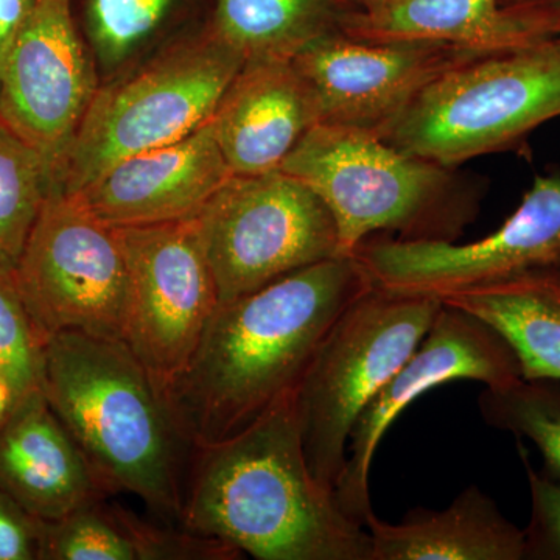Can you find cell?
I'll use <instances>...</instances> for the list:
<instances>
[{
    "label": "cell",
    "instance_id": "cell-1",
    "mask_svg": "<svg viewBox=\"0 0 560 560\" xmlns=\"http://www.w3.org/2000/svg\"><path fill=\"white\" fill-rule=\"evenodd\" d=\"M374 287L355 254L220 302L186 366L162 389L191 447L241 433L293 393L324 335Z\"/></svg>",
    "mask_w": 560,
    "mask_h": 560
},
{
    "label": "cell",
    "instance_id": "cell-2",
    "mask_svg": "<svg viewBox=\"0 0 560 560\" xmlns=\"http://www.w3.org/2000/svg\"><path fill=\"white\" fill-rule=\"evenodd\" d=\"M180 525L259 560H374L370 530L313 477L293 393L241 433L191 448Z\"/></svg>",
    "mask_w": 560,
    "mask_h": 560
},
{
    "label": "cell",
    "instance_id": "cell-3",
    "mask_svg": "<svg viewBox=\"0 0 560 560\" xmlns=\"http://www.w3.org/2000/svg\"><path fill=\"white\" fill-rule=\"evenodd\" d=\"M44 397L109 493L138 497L180 525L191 445L124 341L60 331L44 342Z\"/></svg>",
    "mask_w": 560,
    "mask_h": 560
},
{
    "label": "cell",
    "instance_id": "cell-4",
    "mask_svg": "<svg viewBox=\"0 0 560 560\" xmlns=\"http://www.w3.org/2000/svg\"><path fill=\"white\" fill-rule=\"evenodd\" d=\"M280 171L329 208L345 256L378 232L399 241L456 242L477 215L478 190L444 167L394 149L375 132L315 125Z\"/></svg>",
    "mask_w": 560,
    "mask_h": 560
},
{
    "label": "cell",
    "instance_id": "cell-5",
    "mask_svg": "<svg viewBox=\"0 0 560 560\" xmlns=\"http://www.w3.org/2000/svg\"><path fill=\"white\" fill-rule=\"evenodd\" d=\"M558 117L560 36L453 66L375 135L411 156L456 168L515 149Z\"/></svg>",
    "mask_w": 560,
    "mask_h": 560
},
{
    "label": "cell",
    "instance_id": "cell-6",
    "mask_svg": "<svg viewBox=\"0 0 560 560\" xmlns=\"http://www.w3.org/2000/svg\"><path fill=\"white\" fill-rule=\"evenodd\" d=\"M442 307L431 294L374 285L335 320L293 390L313 477L334 490L357 419L407 363Z\"/></svg>",
    "mask_w": 560,
    "mask_h": 560
},
{
    "label": "cell",
    "instance_id": "cell-7",
    "mask_svg": "<svg viewBox=\"0 0 560 560\" xmlns=\"http://www.w3.org/2000/svg\"><path fill=\"white\" fill-rule=\"evenodd\" d=\"M245 62L212 33L95 91L70 145L58 190L75 194L117 162L197 131L212 119Z\"/></svg>",
    "mask_w": 560,
    "mask_h": 560
},
{
    "label": "cell",
    "instance_id": "cell-8",
    "mask_svg": "<svg viewBox=\"0 0 560 560\" xmlns=\"http://www.w3.org/2000/svg\"><path fill=\"white\" fill-rule=\"evenodd\" d=\"M195 220L220 302L345 256L329 208L282 171L232 175Z\"/></svg>",
    "mask_w": 560,
    "mask_h": 560
},
{
    "label": "cell",
    "instance_id": "cell-9",
    "mask_svg": "<svg viewBox=\"0 0 560 560\" xmlns=\"http://www.w3.org/2000/svg\"><path fill=\"white\" fill-rule=\"evenodd\" d=\"M44 341L60 331L125 342L130 275L116 228L51 190L13 271Z\"/></svg>",
    "mask_w": 560,
    "mask_h": 560
},
{
    "label": "cell",
    "instance_id": "cell-10",
    "mask_svg": "<svg viewBox=\"0 0 560 560\" xmlns=\"http://www.w3.org/2000/svg\"><path fill=\"white\" fill-rule=\"evenodd\" d=\"M116 230L130 275L125 345L164 389L219 307L215 279L195 217Z\"/></svg>",
    "mask_w": 560,
    "mask_h": 560
},
{
    "label": "cell",
    "instance_id": "cell-11",
    "mask_svg": "<svg viewBox=\"0 0 560 560\" xmlns=\"http://www.w3.org/2000/svg\"><path fill=\"white\" fill-rule=\"evenodd\" d=\"M374 285L444 296L533 272H560V176H536L517 210L481 241H370L355 250Z\"/></svg>",
    "mask_w": 560,
    "mask_h": 560
},
{
    "label": "cell",
    "instance_id": "cell-12",
    "mask_svg": "<svg viewBox=\"0 0 560 560\" xmlns=\"http://www.w3.org/2000/svg\"><path fill=\"white\" fill-rule=\"evenodd\" d=\"M522 378L521 364L499 331L470 313L442 302L418 349L361 411L348 459L334 488L338 506L366 526L372 514L370 475L382 438L408 405L444 383L471 381L501 386Z\"/></svg>",
    "mask_w": 560,
    "mask_h": 560
},
{
    "label": "cell",
    "instance_id": "cell-13",
    "mask_svg": "<svg viewBox=\"0 0 560 560\" xmlns=\"http://www.w3.org/2000/svg\"><path fill=\"white\" fill-rule=\"evenodd\" d=\"M95 91L70 0H33L0 73V119L38 151L54 190Z\"/></svg>",
    "mask_w": 560,
    "mask_h": 560
},
{
    "label": "cell",
    "instance_id": "cell-14",
    "mask_svg": "<svg viewBox=\"0 0 560 560\" xmlns=\"http://www.w3.org/2000/svg\"><path fill=\"white\" fill-rule=\"evenodd\" d=\"M481 51L442 43H375L346 33L313 40L293 58L320 121L377 132L442 72ZM319 121V124H320Z\"/></svg>",
    "mask_w": 560,
    "mask_h": 560
},
{
    "label": "cell",
    "instance_id": "cell-15",
    "mask_svg": "<svg viewBox=\"0 0 560 560\" xmlns=\"http://www.w3.org/2000/svg\"><path fill=\"white\" fill-rule=\"evenodd\" d=\"M231 176L210 119L178 142L117 162L68 197L110 228L149 226L194 219Z\"/></svg>",
    "mask_w": 560,
    "mask_h": 560
},
{
    "label": "cell",
    "instance_id": "cell-16",
    "mask_svg": "<svg viewBox=\"0 0 560 560\" xmlns=\"http://www.w3.org/2000/svg\"><path fill=\"white\" fill-rule=\"evenodd\" d=\"M319 121L318 102L293 60L246 61L212 116L232 175L280 171Z\"/></svg>",
    "mask_w": 560,
    "mask_h": 560
},
{
    "label": "cell",
    "instance_id": "cell-17",
    "mask_svg": "<svg viewBox=\"0 0 560 560\" xmlns=\"http://www.w3.org/2000/svg\"><path fill=\"white\" fill-rule=\"evenodd\" d=\"M0 489L44 522L109 497L43 390L0 419Z\"/></svg>",
    "mask_w": 560,
    "mask_h": 560
},
{
    "label": "cell",
    "instance_id": "cell-18",
    "mask_svg": "<svg viewBox=\"0 0 560 560\" xmlns=\"http://www.w3.org/2000/svg\"><path fill=\"white\" fill-rule=\"evenodd\" d=\"M342 33L375 43L451 44L481 54L522 49L560 36L539 11L504 0H389L377 10L353 11Z\"/></svg>",
    "mask_w": 560,
    "mask_h": 560
},
{
    "label": "cell",
    "instance_id": "cell-19",
    "mask_svg": "<svg viewBox=\"0 0 560 560\" xmlns=\"http://www.w3.org/2000/svg\"><path fill=\"white\" fill-rule=\"evenodd\" d=\"M374 560H523L525 533L470 486L442 511L418 508L400 523L366 518Z\"/></svg>",
    "mask_w": 560,
    "mask_h": 560
},
{
    "label": "cell",
    "instance_id": "cell-20",
    "mask_svg": "<svg viewBox=\"0 0 560 560\" xmlns=\"http://www.w3.org/2000/svg\"><path fill=\"white\" fill-rule=\"evenodd\" d=\"M441 301L499 331L517 357L522 378L560 381V272L453 291Z\"/></svg>",
    "mask_w": 560,
    "mask_h": 560
},
{
    "label": "cell",
    "instance_id": "cell-21",
    "mask_svg": "<svg viewBox=\"0 0 560 560\" xmlns=\"http://www.w3.org/2000/svg\"><path fill=\"white\" fill-rule=\"evenodd\" d=\"M350 0H219L213 35L246 61L293 60L313 40L342 33Z\"/></svg>",
    "mask_w": 560,
    "mask_h": 560
},
{
    "label": "cell",
    "instance_id": "cell-22",
    "mask_svg": "<svg viewBox=\"0 0 560 560\" xmlns=\"http://www.w3.org/2000/svg\"><path fill=\"white\" fill-rule=\"evenodd\" d=\"M51 190L54 183L38 151L0 119V270L16 268Z\"/></svg>",
    "mask_w": 560,
    "mask_h": 560
},
{
    "label": "cell",
    "instance_id": "cell-23",
    "mask_svg": "<svg viewBox=\"0 0 560 560\" xmlns=\"http://www.w3.org/2000/svg\"><path fill=\"white\" fill-rule=\"evenodd\" d=\"M481 418L492 429L536 444L544 458L541 474L560 480V381L518 378L486 386L478 397Z\"/></svg>",
    "mask_w": 560,
    "mask_h": 560
},
{
    "label": "cell",
    "instance_id": "cell-24",
    "mask_svg": "<svg viewBox=\"0 0 560 560\" xmlns=\"http://www.w3.org/2000/svg\"><path fill=\"white\" fill-rule=\"evenodd\" d=\"M106 500L40 521L39 560H136L119 504Z\"/></svg>",
    "mask_w": 560,
    "mask_h": 560
},
{
    "label": "cell",
    "instance_id": "cell-25",
    "mask_svg": "<svg viewBox=\"0 0 560 560\" xmlns=\"http://www.w3.org/2000/svg\"><path fill=\"white\" fill-rule=\"evenodd\" d=\"M44 342L13 272L0 270V377L9 386L13 405L43 390Z\"/></svg>",
    "mask_w": 560,
    "mask_h": 560
},
{
    "label": "cell",
    "instance_id": "cell-26",
    "mask_svg": "<svg viewBox=\"0 0 560 560\" xmlns=\"http://www.w3.org/2000/svg\"><path fill=\"white\" fill-rule=\"evenodd\" d=\"M121 521L136 551V560H237L243 552L228 541L202 536L178 523L139 517L119 504Z\"/></svg>",
    "mask_w": 560,
    "mask_h": 560
},
{
    "label": "cell",
    "instance_id": "cell-27",
    "mask_svg": "<svg viewBox=\"0 0 560 560\" xmlns=\"http://www.w3.org/2000/svg\"><path fill=\"white\" fill-rule=\"evenodd\" d=\"M171 3L172 0H91V33L103 60H124L161 24Z\"/></svg>",
    "mask_w": 560,
    "mask_h": 560
},
{
    "label": "cell",
    "instance_id": "cell-28",
    "mask_svg": "<svg viewBox=\"0 0 560 560\" xmlns=\"http://www.w3.org/2000/svg\"><path fill=\"white\" fill-rule=\"evenodd\" d=\"M518 453L530 492V518L525 533L523 560H560V480L534 469L525 445Z\"/></svg>",
    "mask_w": 560,
    "mask_h": 560
},
{
    "label": "cell",
    "instance_id": "cell-29",
    "mask_svg": "<svg viewBox=\"0 0 560 560\" xmlns=\"http://www.w3.org/2000/svg\"><path fill=\"white\" fill-rule=\"evenodd\" d=\"M40 521L0 489V560H39Z\"/></svg>",
    "mask_w": 560,
    "mask_h": 560
},
{
    "label": "cell",
    "instance_id": "cell-30",
    "mask_svg": "<svg viewBox=\"0 0 560 560\" xmlns=\"http://www.w3.org/2000/svg\"><path fill=\"white\" fill-rule=\"evenodd\" d=\"M33 7V0H0V73Z\"/></svg>",
    "mask_w": 560,
    "mask_h": 560
},
{
    "label": "cell",
    "instance_id": "cell-31",
    "mask_svg": "<svg viewBox=\"0 0 560 560\" xmlns=\"http://www.w3.org/2000/svg\"><path fill=\"white\" fill-rule=\"evenodd\" d=\"M506 2L512 3V5L540 11L545 16L550 18L560 31V0H506Z\"/></svg>",
    "mask_w": 560,
    "mask_h": 560
},
{
    "label": "cell",
    "instance_id": "cell-32",
    "mask_svg": "<svg viewBox=\"0 0 560 560\" xmlns=\"http://www.w3.org/2000/svg\"><path fill=\"white\" fill-rule=\"evenodd\" d=\"M13 407V397L5 381L0 377V419L5 418L7 412Z\"/></svg>",
    "mask_w": 560,
    "mask_h": 560
},
{
    "label": "cell",
    "instance_id": "cell-33",
    "mask_svg": "<svg viewBox=\"0 0 560 560\" xmlns=\"http://www.w3.org/2000/svg\"><path fill=\"white\" fill-rule=\"evenodd\" d=\"M350 2H352L359 11H372L381 9V7L385 5L389 0H350Z\"/></svg>",
    "mask_w": 560,
    "mask_h": 560
}]
</instances>
